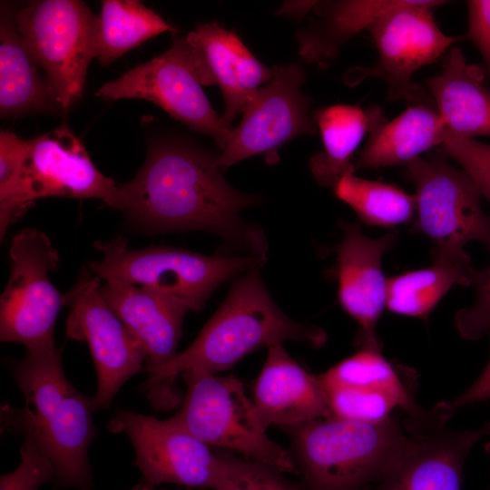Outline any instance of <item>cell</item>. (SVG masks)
I'll return each mask as SVG.
<instances>
[{
    "mask_svg": "<svg viewBox=\"0 0 490 490\" xmlns=\"http://www.w3.org/2000/svg\"><path fill=\"white\" fill-rule=\"evenodd\" d=\"M219 156L181 140L151 142L135 176L118 184L119 210L147 232L204 230L266 261L263 231L240 218L244 209L258 205L261 198L229 184Z\"/></svg>",
    "mask_w": 490,
    "mask_h": 490,
    "instance_id": "6da1fadb",
    "label": "cell"
},
{
    "mask_svg": "<svg viewBox=\"0 0 490 490\" xmlns=\"http://www.w3.org/2000/svg\"><path fill=\"white\" fill-rule=\"evenodd\" d=\"M326 333L289 318L266 289L260 268L236 278L231 288L194 341L165 366L149 373L143 390L158 410L181 402L176 378L188 370L211 374L226 370L245 356L287 340L321 347Z\"/></svg>",
    "mask_w": 490,
    "mask_h": 490,
    "instance_id": "7a4b0ae2",
    "label": "cell"
},
{
    "mask_svg": "<svg viewBox=\"0 0 490 490\" xmlns=\"http://www.w3.org/2000/svg\"><path fill=\"white\" fill-rule=\"evenodd\" d=\"M284 429L301 490H361L394 468L416 438L395 415L377 423L331 416Z\"/></svg>",
    "mask_w": 490,
    "mask_h": 490,
    "instance_id": "3957f363",
    "label": "cell"
},
{
    "mask_svg": "<svg viewBox=\"0 0 490 490\" xmlns=\"http://www.w3.org/2000/svg\"><path fill=\"white\" fill-rule=\"evenodd\" d=\"M26 401L13 411L34 429L52 460L58 485L92 490L88 448L97 435L91 398L66 378L60 348H26L25 356L10 366Z\"/></svg>",
    "mask_w": 490,
    "mask_h": 490,
    "instance_id": "277c9868",
    "label": "cell"
},
{
    "mask_svg": "<svg viewBox=\"0 0 490 490\" xmlns=\"http://www.w3.org/2000/svg\"><path fill=\"white\" fill-rule=\"evenodd\" d=\"M94 247L103 258L89 267L101 279L142 287L193 311L201 310L220 285L265 263L251 256H209L168 246L132 250L123 237Z\"/></svg>",
    "mask_w": 490,
    "mask_h": 490,
    "instance_id": "5b68a950",
    "label": "cell"
},
{
    "mask_svg": "<svg viewBox=\"0 0 490 490\" xmlns=\"http://www.w3.org/2000/svg\"><path fill=\"white\" fill-rule=\"evenodd\" d=\"M181 377L186 391L174 416L191 435L210 446L298 475L289 451L268 436L241 381L199 370L185 371Z\"/></svg>",
    "mask_w": 490,
    "mask_h": 490,
    "instance_id": "8992f818",
    "label": "cell"
},
{
    "mask_svg": "<svg viewBox=\"0 0 490 490\" xmlns=\"http://www.w3.org/2000/svg\"><path fill=\"white\" fill-rule=\"evenodd\" d=\"M318 377L334 417L377 423L400 409L411 433L425 434L441 429L454 412L446 402L430 409L418 406L406 375L380 350L362 348Z\"/></svg>",
    "mask_w": 490,
    "mask_h": 490,
    "instance_id": "52a82bcc",
    "label": "cell"
},
{
    "mask_svg": "<svg viewBox=\"0 0 490 490\" xmlns=\"http://www.w3.org/2000/svg\"><path fill=\"white\" fill-rule=\"evenodd\" d=\"M202 85L207 80L199 55L186 37H174L166 52L103 83L95 95L152 102L191 130L212 137L223 151L234 127L215 112Z\"/></svg>",
    "mask_w": 490,
    "mask_h": 490,
    "instance_id": "ba28073f",
    "label": "cell"
},
{
    "mask_svg": "<svg viewBox=\"0 0 490 490\" xmlns=\"http://www.w3.org/2000/svg\"><path fill=\"white\" fill-rule=\"evenodd\" d=\"M446 3L402 0L381 15L368 30L378 54L376 65L349 70L345 83L353 85L377 77L387 84L391 100H405L410 104L434 103L412 78L418 69L435 62L461 39L441 31L433 16L432 10Z\"/></svg>",
    "mask_w": 490,
    "mask_h": 490,
    "instance_id": "9c48e42d",
    "label": "cell"
},
{
    "mask_svg": "<svg viewBox=\"0 0 490 490\" xmlns=\"http://www.w3.org/2000/svg\"><path fill=\"white\" fill-rule=\"evenodd\" d=\"M15 21L66 113L81 98L96 55L97 16L79 0H41L20 10Z\"/></svg>",
    "mask_w": 490,
    "mask_h": 490,
    "instance_id": "30bf717a",
    "label": "cell"
},
{
    "mask_svg": "<svg viewBox=\"0 0 490 490\" xmlns=\"http://www.w3.org/2000/svg\"><path fill=\"white\" fill-rule=\"evenodd\" d=\"M10 274L0 299V339L26 348L54 347V325L63 295L49 274L59 256L48 236L25 228L12 239Z\"/></svg>",
    "mask_w": 490,
    "mask_h": 490,
    "instance_id": "8fae6325",
    "label": "cell"
},
{
    "mask_svg": "<svg viewBox=\"0 0 490 490\" xmlns=\"http://www.w3.org/2000/svg\"><path fill=\"white\" fill-rule=\"evenodd\" d=\"M113 433H124L135 452V465L145 485L172 484L214 490L225 472L224 452L191 435L173 416L158 419L119 409L108 424Z\"/></svg>",
    "mask_w": 490,
    "mask_h": 490,
    "instance_id": "7c38bea8",
    "label": "cell"
},
{
    "mask_svg": "<svg viewBox=\"0 0 490 490\" xmlns=\"http://www.w3.org/2000/svg\"><path fill=\"white\" fill-rule=\"evenodd\" d=\"M404 177L416 189V229L430 238L435 248L464 250L475 240L490 251V217L464 170L441 155L418 157L406 165Z\"/></svg>",
    "mask_w": 490,
    "mask_h": 490,
    "instance_id": "4fadbf2b",
    "label": "cell"
},
{
    "mask_svg": "<svg viewBox=\"0 0 490 490\" xmlns=\"http://www.w3.org/2000/svg\"><path fill=\"white\" fill-rule=\"evenodd\" d=\"M101 279L86 270L63 295L69 309L66 337L85 341L97 374V389L91 397L93 412L107 408L122 385L146 361L141 343L103 298Z\"/></svg>",
    "mask_w": 490,
    "mask_h": 490,
    "instance_id": "5bb4252c",
    "label": "cell"
},
{
    "mask_svg": "<svg viewBox=\"0 0 490 490\" xmlns=\"http://www.w3.org/2000/svg\"><path fill=\"white\" fill-rule=\"evenodd\" d=\"M272 78L257 90L242 111L218 163L224 171L255 155L276 156V151L304 134L316 133L309 96L301 90L306 73L299 63L275 65Z\"/></svg>",
    "mask_w": 490,
    "mask_h": 490,
    "instance_id": "9a60e30c",
    "label": "cell"
},
{
    "mask_svg": "<svg viewBox=\"0 0 490 490\" xmlns=\"http://www.w3.org/2000/svg\"><path fill=\"white\" fill-rule=\"evenodd\" d=\"M44 197L98 199L119 210L118 183L93 164L83 144L66 126L29 140L18 195L21 216Z\"/></svg>",
    "mask_w": 490,
    "mask_h": 490,
    "instance_id": "2e32d148",
    "label": "cell"
},
{
    "mask_svg": "<svg viewBox=\"0 0 490 490\" xmlns=\"http://www.w3.org/2000/svg\"><path fill=\"white\" fill-rule=\"evenodd\" d=\"M343 238L337 247L338 299L358 324L357 344L380 350L376 328L386 308L387 280L381 260L396 241V234L369 238L358 223L343 221Z\"/></svg>",
    "mask_w": 490,
    "mask_h": 490,
    "instance_id": "e0dca14e",
    "label": "cell"
},
{
    "mask_svg": "<svg viewBox=\"0 0 490 490\" xmlns=\"http://www.w3.org/2000/svg\"><path fill=\"white\" fill-rule=\"evenodd\" d=\"M253 402L267 428L274 425L284 429L332 416L318 376L293 359L282 344L268 348Z\"/></svg>",
    "mask_w": 490,
    "mask_h": 490,
    "instance_id": "ac0fdd59",
    "label": "cell"
},
{
    "mask_svg": "<svg viewBox=\"0 0 490 490\" xmlns=\"http://www.w3.org/2000/svg\"><path fill=\"white\" fill-rule=\"evenodd\" d=\"M107 304L120 318L146 354L149 374L176 355L189 309L160 293L122 281H105L100 288Z\"/></svg>",
    "mask_w": 490,
    "mask_h": 490,
    "instance_id": "d6986e66",
    "label": "cell"
},
{
    "mask_svg": "<svg viewBox=\"0 0 490 490\" xmlns=\"http://www.w3.org/2000/svg\"><path fill=\"white\" fill-rule=\"evenodd\" d=\"M185 37L201 58L210 85H219L225 103L221 117L232 126L260 85L271 80V68L262 64L234 31L217 22L200 24Z\"/></svg>",
    "mask_w": 490,
    "mask_h": 490,
    "instance_id": "ffe728a7",
    "label": "cell"
},
{
    "mask_svg": "<svg viewBox=\"0 0 490 490\" xmlns=\"http://www.w3.org/2000/svg\"><path fill=\"white\" fill-rule=\"evenodd\" d=\"M483 436L481 429L417 434L402 460L361 490H461L465 460Z\"/></svg>",
    "mask_w": 490,
    "mask_h": 490,
    "instance_id": "44dd1931",
    "label": "cell"
},
{
    "mask_svg": "<svg viewBox=\"0 0 490 490\" xmlns=\"http://www.w3.org/2000/svg\"><path fill=\"white\" fill-rule=\"evenodd\" d=\"M485 71L469 64L462 50L452 46L442 71L426 81L446 131L464 138L490 136V90Z\"/></svg>",
    "mask_w": 490,
    "mask_h": 490,
    "instance_id": "7402d4cb",
    "label": "cell"
},
{
    "mask_svg": "<svg viewBox=\"0 0 490 490\" xmlns=\"http://www.w3.org/2000/svg\"><path fill=\"white\" fill-rule=\"evenodd\" d=\"M446 124L434 103H411L395 119L374 122L355 169L407 165L420 154L443 145Z\"/></svg>",
    "mask_w": 490,
    "mask_h": 490,
    "instance_id": "603a6c76",
    "label": "cell"
},
{
    "mask_svg": "<svg viewBox=\"0 0 490 490\" xmlns=\"http://www.w3.org/2000/svg\"><path fill=\"white\" fill-rule=\"evenodd\" d=\"M41 68L20 34L15 15L2 8L0 21V113L2 117L63 112Z\"/></svg>",
    "mask_w": 490,
    "mask_h": 490,
    "instance_id": "cb8c5ba5",
    "label": "cell"
},
{
    "mask_svg": "<svg viewBox=\"0 0 490 490\" xmlns=\"http://www.w3.org/2000/svg\"><path fill=\"white\" fill-rule=\"evenodd\" d=\"M475 272L465 250L435 248L429 267L387 279L386 308L426 319L452 287L473 285Z\"/></svg>",
    "mask_w": 490,
    "mask_h": 490,
    "instance_id": "d4e9b609",
    "label": "cell"
},
{
    "mask_svg": "<svg viewBox=\"0 0 490 490\" xmlns=\"http://www.w3.org/2000/svg\"><path fill=\"white\" fill-rule=\"evenodd\" d=\"M402 0L316 1L310 23L297 33L299 56L307 63L326 66L343 44L368 30L385 12Z\"/></svg>",
    "mask_w": 490,
    "mask_h": 490,
    "instance_id": "484cf974",
    "label": "cell"
},
{
    "mask_svg": "<svg viewBox=\"0 0 490 490\" xmlns=\"http://www.w3.org/2000/svg\"><path fill=\"white\" fill-rule=\"evenodd\" d=\"M381 117L377 109L366 111L352 104L328 106L314 114L323 150L311 157L309 168L319 185L333 187L343 175L355 172L352 156L365 133Z\"/></svg>",
    "mask_w": 490,
    "mask_h": 490,
    "instance_id": "4316f807",
    "label": "cell"
},
{
    "mask_svg": "<svg viewBox=\"0 0 490 490\" xmlns=\"http://www.w3.org/2000/svg\"><path fill=\"white\" fill-rule=\"evenodd\" d=\"M178 29L137 0H104L97 16L96 55L107 65L143 42Z\"/></svg>",
    "mask_w": 490,
    "mask_h": 490,
    "instance_id": "83f0119b",
    "label": "cell"
},
{
    "mask_svg": "<svg viewBox=\"0 0 490 490\" xmlns=\"http://www.w3.org/2000/svg\"><path fill=\"white\" fill-rule=\"evenodd\" d=\"M332 189L337 199L350 206L367 225L391 228L409 221L416 213L415 195L355 172L343 175Z\"/></svg>",
    "mask_w": 490,
    "mask_h": 490,
    "instance_id": "f1b7e54d",
    "label": "cell"
},
{
    "mask_svg": "<svg viewBox=\"0 0 490 490\" xmlns=\"http://www.w3.org/2000/svg\"><path fill=\"white\" fill-rule=\"evenodd\" d=\"M7 423L10 427L19 429L24 440L20 448L21 461L15 469L1 475L0 490H38L55 479L54 466L30 424L14 412H10Z\"/></svg>",
    "mask_w": 490,
    "mask_h": 490,
    "instance_id": "f546056e",
    "label": "cell"
},
{
    "mask_svg": "<svg viewBox=\"0 0 490 490\" xmlns=\"http://www.w3.org/2000/svg\"><path fill=\"white\" fill-rule=\"evenodd\" d=\"M29 140L11 131L0 132V238L20 217L17 208L20 182Z\"/></svg>",
    "mask_w": 490,
    "mask_h": 490,
    "instance_id": "4dcf8cb0",
    "label": "cell"
},
{
    "mask_svg": "<svg viewBox=\"0 0 490 490\" xmlns=\"http://www.w3.org/2000/svg\"><path fill=\"white\" fill-rule=\"evenodd\" d=\"M225 454V472L214 490H301L279 470L265 463Z\"/></svg>",
    "mask_w": 490,
    "mask_h": 490,
    "instance_id": "1f68e13d",
    "label": "cell"
},
{
    "mask_svg": "<svg viewBox=\"0 0 490 490\" xmlns=\"http://www.w3.org/2000/svg\"><path fill=\"white\" fill-rule=\"evenodd\" d=\"M443 146L490 203V144L446 132Z\"/></svg>",
    "mask_w": 490,
    "mask_h": 490,
    "instance_id": "d6a6232c",
    "label": "cell"
},
{
    "mask_svg": "<svg viewBox=\"0 0 490 490\" xmlns=\"http://www.w3.org/2000/svg\"><path fill=\"white\" fill-rule=\"evenodd\" d=\"M473 285L476 290L474 303L458 310L455 317L458 333L468 340L490 335V265L476 270Z\"/></svg>",
    "mask_w": 490,
    "mask_h": 490,
    "instance_id": "836d02e7",
    "label": "cell"
},
{
    "mask_svg": "<svg viewBox=\"0 0 490 490\" xmlns=\"http://www.w3.org/2000/svg\"><path fill=\"white\" fill-rule=\"evenodd\" d=\"M466 39L480 52L490 77V0H468Z\"/></svg>",
    "mask_w": 490,
    "mask_h": 490,
    "instance_id": "e575fe53",
    "label": "cell"
},
{
    "mask_svg": "<svg viewBox=\"0 0 490 490\" xmlns=\"http://www.w3.org/2000/svg\"><path fill=\"white\" fill-rule=\"evenodd\" d=\"M490 398V361L479 377L470 387L448 403L451 409H456Z\"/></svg>",
    "mask_w": 490,
    "mask_h": 490,
    "instance_id": "d590c367",
    "label": "cell"
},
{
    "mask_svg": "<svg viewBox=\"0 0 490 490\" xmlns=\"http://www.w3.org/2000/svg\"><path fill=\"white\" fill-rule=\"evenodd\" d=\"M316 1L296 2L295 4H285L279 10V15H290L303 16L308 11L313 8Z\"/></svg>",
    "mask_w": 490,
    "mask_h": 490,
    "instance_id": "8d00e7d4",
    "label": "cell"
},
{
    "mask_svg": "<svg viewBox=\"0 0 490 490\" xmlns=\"http://www.w3.org/2000/svg\"><path fill=\"white\" fill-rule=\"evenodd\" d=\"M485 436L490 435V420L480 428Z\"/></svg>",
    "mask_w": 490,
    "mask_h": 490,
    "instance_id": "74e56055",
    "label": "cell"
},
{
    "mask_svg": "<svg viewBox=\"0 0 490 490\" xmlns=\"http://www.w3.org/2000/svg\"><path fill=\"white\" fill-rule=\"evenodd\" d=\"M132 490H162V489H156L155 487L149 486L147 485H139Z\"/></svg>",
    "mask_w": 490,
    "mask_h": 490,
    "instance_id": "f35d334b",
    "label": "cell"
}]
</instances>
